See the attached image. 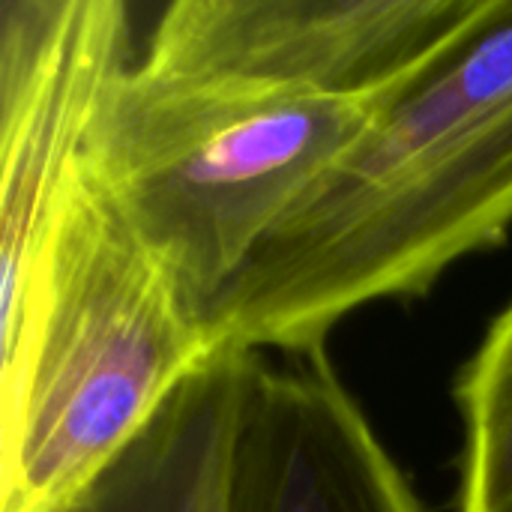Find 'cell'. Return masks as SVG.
Segmentation results:
<instances>
[{"label": "cell", "mask_w": 512, "mask_h": 512, "mask_svg": "<svg viewBox=\"0 0 512 512\" xmlns=\"http://www.w3.org/2000/svg\"><path fill=\"white\" fill-rule=\"evenodd\" d=\"M510 0H174L87 165L204 324L261 240Z\"/></svg>", "instance_id": "6da1fadb"}, {"label": "cell", "mask_w": 512, "mask_h": 512, "mask_svg": "<svg viewBox=\"0 0 512 512\" xmlns=\"http://www.w3.org/2000/svg\"><path fill=\"white\" fill-rule=\"evenodd\" d=\"M512 231V0L261 240L207 315L213 354L297 357L426 297Z\"/></svg>", "instance_id": "7a4b0ae2"}, {"label": "cell", "mask_w": 512, "mask_h": 512, "mask_svg": "<svg viewBox=\"0 0 512 512\" xmlns=\"http://www.w3.org/2000/svg\"><path fill=\"white\" fill-rule=\"evenodd\" d=\"M0 336V512L72 510L213 357L180 279L87 162Z\"/></svg>", "instance_id": "3957f363"}, {"label": "cell", "mask_w": 512, "mask_h": 512, "mask_svg": "<svg viewBox=\"0 0 512 512\" xmlns=\"http://www.w3.org/2000/svg\"><path fill=\"white\" fill-rule=\"evenodd\" d=\"M135 51L123 0H0V321L21 306Z\"/></svg>", "instance_id": "277c9868"}, {"label": "cell", "mask_w": 512, "mask_h": 512, "mask_svg": "<svg viewBox=\"0 0 512 512\" xmlns=\"http://www.w3.org/2000/svg\"><path fill=\"white\" fill-rule=\"evenodd\" d=\"M228 512H426L327 348L249 357Z\"/></svg>", "instance_id": "5b68a950"}, {"label": "cell", "mask_w": 512, "mask_h": 512, "mask_svg": "<svg viewBox=\"0 0 512 512\" xmlns=\"http://www.w3.org/2000/svg\"><path fill=\"white\" fill-rule=\"evenodd\" d=\"M246 354L201 363L96 477L75 512H228Z\"/></svg>", "instance_id": "8992f818"}, {"label": "cell", "mask_w": 512, "mask_h": 512, "mask_svg": "<svg viewBox=\"0 0 512 512\" xmlns=\"http://www.w3.org/2000/svg\"><path fill=\"white\" fill-rule=\"evenodd\" d=\"M462 420L459 512H512V300L453 387Z\"/></svg>", "instance_id": "52a82bcc"}, {"label": "cell", "mask_w": 512, "mask_h": 512, "mask_svg": "<svg viewBox=\"0 0 512 512\" xmlns=\"http://www.w3.org/2000/svg\"><path fill=\"white\" fill-rule=\"evenodd\" d=\"M66 512H75V507H72V510H66Z\"/></svg>", "instance_id": "ba28073f"}]
</instances>
